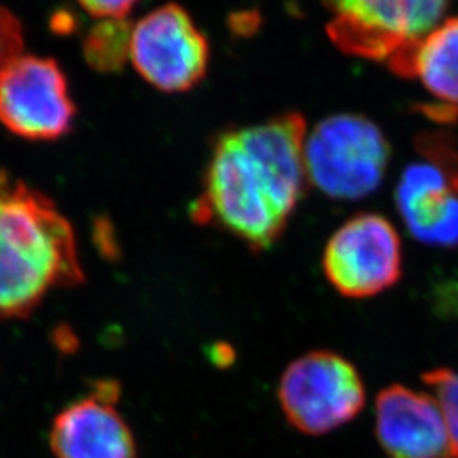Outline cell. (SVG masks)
Wrapping results in <instances>:
<instances>
[{
	"label": "cell",
	"instance_id": "ba28073f",
	"mask_svg": "<svg viewBox=\"0 0 458 458\" xmlns=\"http://www.w3.org/2000/svg\"><path fill=\"white\" fill-rule=\"evenodd\" d=\"M75 113L65 73L51 58L21 55L0 75V124L22 140L65 136Z\"/></svg>",
	"mask_w": 458,
	"mask_h": 458
},
{
	"label": "cell",
	"instance_id": "5bb4252c",
	"mask_svg": "<svg viewBox=\"0 0 458 458\" xmlns=\"http://www.w3.org/2000/svg\"><path fill=\"white\" fill-rule=\"evenodd\" d=\"M421 380L442 411L450 437L452 458H458V370L452 367H437L425 372Z\"/></svg>",
	"mask_w": 458,
	"mask_h": 458
},
{
	"label": "cell",
	"instance_id": "7c38bea8",
	"mask_svg": "<svg viewBox=\"0 0 458 458\" xmlns=\"http://www.w3.org/2000/svg\"><path fill=\"white\" fill-rule=\"evenodd\" d=\"M406 79H418L445 109H458V17L443 19L416 45Z\"/></svg>",
	"mask_w": 458,
	"mask_h": 458
},
{
	"label": "cell",
	"instance_id": "8fae6325",
	"mask_svg": "<svg viewBox=\"0 0 458 458\" xmlns=\"http://www.w3.org/2000/svg\"><path fill=\"white\" fill-rule=\"evenodd\" d=\"M376 437L386 458H452L442 411L428 393L403 384L376 399Z\"/></svg>",
	"mask_w": 458,
	"mask_h": 458
},
{
	"label": "cell",
	"instance_id": "7a4b0ae2",
	"mask_svg": "<svg viewBox=\"0 0 458 458\" xmlns=\"http://www.w3.org/2000/svg\"><path fill=\"white\" fill-rule=\"evenodd\" d=\"M83 280L70 221L48 197L0 175V318H26L51 291Z\"/></svg>",
	"mask_w": 458,
	"mask_h": 458
},
{
	"label": "cell",
	"instance_id": "8992f818",
	"mask_svg": "<svg viewBox=\"0 0 458 458\" xmlns=\"http://www.w3.org/2000/svg\"><path fill=\"white\" fill-rule=\"evenodd\" d=\"M403 243L393 223L376 213L346 219L327 240L323 272L346 299H372L391 291L403 277Z\"/></svg>",
	"mask_w": 458,
	"mask_h": 458
},
{
	"label": "cell",
	"instance_id": "9c48e42d",
	"mask_svg": "<svg viewBox=\"0 0 458 458\" xmlns=\"http://www.w3.org/2000/svg\"><path fill=\"white\" fill-rule=\"evenodd\" d=\"M397 209L421 243L458 246V153L431 147L425 160L410 165L395 189Z\"/></svg>",
	"mask_w": 458,
	"mask_h": 458
},
{
	"label": "cell",
	"instance_id": "52a82bcc",
	"mask_svg": "<svg viewBox=\"0 0 458 458\" xmlns=\"http://www.w3.org/2000/svg\"><path fill=\"white\" fill-rule=\"evenodd\" d=\"M209 58L208 38L179 4H165L132 24L130 62L162 92L194 89L206 77Z\"/></svg>",
	"mask_w": 458,
	"mask_h": 458
},
{
	"label": "cell",
	"instance_id": "9a60e30c",
	"mask_svg": "<svg viewBox=\"0 0 458 458\" xmlns=\"http://www.w3.org/2000/svg\"><path fill=\"white\" fill-rule=\"evenodd\" d=\"M22 26L7 7L0 5V75L22 55Z\"/></svg>",
	"mask_w": 458,
	"mask_h": 458
},
{
	"label": "cell",
	"instance_id": "277c9868",
	"mask_svg": "<svg viewBox=\"0 0 458 458\" xmlns=\"http://www.w3.org/2000/svg\"><path fill=\"white\" fill-rule=\"evenodd\" d=\"M389 160L387 138L365 115H329L308 131L304 143L308 182L338 200H359L376 192Z\"/></svg>",
	"mask_w": 458,
	"mask_h": 458
},
{
	"label": "cell",
	"instance_id": "6da1fadb",
	"mask_svg": "<svg viewBox=\"0 0 458 458\" xmlns=\"http://www.w3.org/2000/svg\"><path fill=\"white\" fill-rule=\"evenodd\" d=\"M306 136L308 123L299 113L221 134L191 208L192 219L228 233L255 251L270 248L284 234L310 183Z\"/></svg>",
	"mask_w": 458,
	"mask_h": 458
},
{
	"label": "cell",
	"instance_id": "3957f363",
	"mask_svg": "<svg viewBox=\"0 0 458 458\" xmlns=\"http://www.w3.org/2000/svg\"><path fill=\"white\" fill-rule=\"evenodd\" d=\"M450 0H323L327 33L344 55L380 62L406 79L416 45L433 31Z\"/></svg>",
	"mask_w": 458,
	"mask_h": 458
},
{
	"label": "cell",
	"instance_id": "5b68a950",
	"mask_svg": "<svg viewBox=\"0 0 458 458\" xmlns=\"http://www.w3.org/2000/svg\"><path fill=\"white\" fill-rule=\"evenodd\" d=\"M285 421L306 437H323L350 425L367 401L359 369L331 350H312L291 361L278 380Z\"/></svg>",
	"mask_w": 458,
	"mask_h": 458
},
{
	"label": "cell",
	"instance_id": "2e32d148",
	"mask_svg": "<svg viewBox=\"0 0 458 458\" xmlns=\"http://www.w3.org/2000/svg\"><path fill=\"white\" fill-rule=\"evenodd\" d=\"M138 0H79L83 11L98 21L126 19Z\"/></svg>",
	"mask_w": 458,
	"mask_h": 458
},
{
	"label": "cell",
	"instance_id": "30bf717a",
	"mask_svg": "<svg viewBox=\"0 0 458 458\" xmlns=\"http://www.w3.org/2000/svg\"><path fill=\"white\" fill-rule=\"evenodd\" d=\"M121 386L100 380L60 411L49 429L55 458H138L131 428L117 408Z\"/></svg>",
	"mask_w": 458,
	"mask_h": 458
},
{
	"label": "cell",
	"instance_id": "4fadbf2b",
	"mask_svg": "<svg viewBox=\"0 0 458 458\" xmlns=\"http://www.w3.org/2000/svg\"><path fill=\"white\" fill-rule=\"evenodd\" d=\"M132 24L128 19H102L83 41V55L98 72H115L130 60Z\"/></svg>",
	"mask_w": 458,
	"mask_h": 458
}]
</instances>
